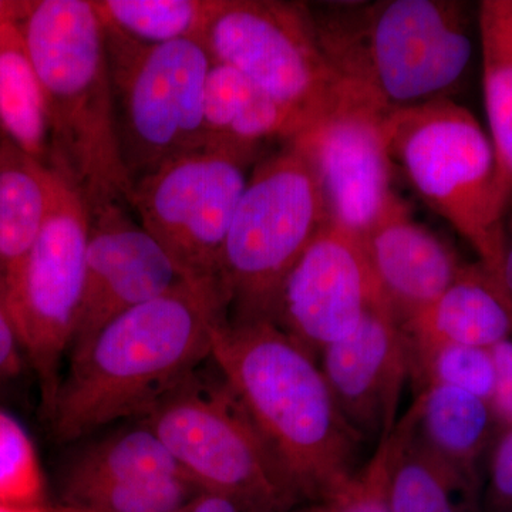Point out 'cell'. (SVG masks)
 <instances>
[{"mask_svg": "<svg viewBox=\"0 0 512 512\" xmlns=\"http://www.w3.org/2000/svg\"><path fill=\"white\" fill-rule=\"evenodd\" d=\"M220 279H183L107 323L70 352L47 414L57 440L82 439L128 417H146L211 357L212 333L228 319Z\"/></svg>", "mask_w": 512, "mask_h": 512, "instance_id": "6da1fadb", "label": "cell"}, {"mask_svg": "<svg viewBox=\"0 0 512 512\" xmlns=\"http://www.w3.org/2000/svg\"><path fill=\"white\" fill-rule=\"evenodd\" d=\"M211 360L284 468L296 497L319 504L359 471L363 440L308 350L269 320H222Z\"/></svg>", "mask_w": 512, "mask_h": 512, "instance_id": "7a4b0ae2", "label": "cell"}, {"mask_svg": "<svg viewBox=\"0 0 512 512\" xmlns=\"http://www.w3.org/2000/svg\"><path fill=\"white\" fill-rule=\"evenodd\" d=\"M35 66L50 133V168L87 208L130 202L111 84L106 33L92 0H33L20 23Z\"/></svg>", "mask_w": 512, "mask_h": 512, "instance_id": "3957f363", "label": "cell"}, {"mask_svg": "<svg viewBox=\"0 0 512 512\" xmlns=\"http://www.w3.org/2000/svg\"><path fill=\"white\" fill-rule=\"evenodd\" d=\"M309 9L323 52L348 92L384 113L443 99L473 56L460 2L380 0Z\"/></svg>", "mask_w": 512, "mask_h": 512, "instance_id": "277c9868", "label": "cell"}, {"mask_svg": "<svg viewBox=\"0 0 512 512\" xmlns=\"http://www.w3.org/2000/svg\"><path fill=\"white\" fill-rule=\"evenodd\" d=\"M384 133L394 167L427 207L461 235L495 281L512 198L491 138L474 114L443 99L390 111Z\"/></svg>", "mask_w": 512, "mask_h": 512, "instance_id": "5b68a950", "label": "cell"}, {"mask_svg": "<svg viewBox=\"0 0 512 512\" xmlns=\"http://www.w3.org/2000/svg\"><path fill=\"white\" fill-rule=\"evenodd\" d=\"M329 224L322 192L292 144L255 165L229 227L220 264L232 320H269L282 282Z\"/></svg>", "mask_w": 512, "mask_h": 512, "instance_id": "8992f818", "label": "cell"}, {"mask_svg": "<svg viewBox=\"0 0 512 512\" xmlns=\"http://www.w3.org/2000/svg\"><path fill=\"white\" fill-rule=\"evenodd\" d=\"M143 423L200 490L232 495L266 512L299 503L274 451L220 373L202 379L195 370Z\"/></svg>", "mask_w": 512, "mask_h": 512, "instance_id": "52a82bcc", "label": "cell"}, {"mask_svg": "<svg viewBox=\"0 0 512 512\" xmlns=\"http://www.w3.org/2000/svg\"><path fill=\"white\" fill-rule=\"evenodd\" d=\"M104 33L121 153L133 184L171 158L207 148L204 97L214 60L204 42L148 46Z\"/></svg>", "mask_w": 512, "mask_h": 512, "instance_id": "ba28073f", "label": "cell"}, {"mask_svg": "<svg viewBox=\"0 0 512 512\" xmlns=\"http://www.w3.org/2000/svg\"><path fill=\"white\" fill-rule=\"evenodd\" d=\"M53 175L45 225L0 292L23 356L39 382L46 417L62 382L64 357L72 348L89 241L86 202L64 175L56 170Z\"/></svg>", "mask_w": 512, "mask_h": 512, "instance_id": "9c48e42d", "label": "cell"}, {"mask_svg": "<svg viewBox=\"0 0 512 512\" xmlns=\"http://www.w3.org/2000/svg\"><path fill=\"white\" fill-rule=\"evenodd\" d=\"M202 42L215 63L312 120L349 96L323 52L308 3L220 0Z\"/></svg>", "mask_w": 512, "mask_h": 512, "instance_id": "30bf717a", "label": "cell"}, {"mask_svg": "<svg viewBox=\"0 0 512 512\" xmlns=\"http://www.w3.org/2000/svg\"><path fill=\"white\" fill-rule=\"evenodd\" d=\"M244 158L202 148L134 181L128 207L185 279H220L222 249L248 184Z\"/></svg>", "mask_w": 512, "mask_h": 512, "instance_id": "8fae6325", "label": "cell"}, {"mask_svg": "<svg viewBox=\"0 0 512 512\" xmlns=\"http://www.w3.org/2000/svg\"><path fill=\"white\" fill-rule=\"evenodd\" d=\"M386 114L349 94L288 141L311 167L330 224L360 242L399 198L392 187Z\"/></svg>", "mask_w": 512, "mask_h": 512, "instance_id": "7c38bea8", "label": "cell"}, {"mask_svg": "<svg viewBox=\"0 0 512 512\" xmlns=\"http://www.w3.org/2000/svg\"><path fill=\"white\" fill-rule=\"evenodd\" d=\"M379 305L362 242L329 222L286 275L271 322L318 359Z\"/></svg>", "mask_w": 512, "mask_h": 512, "instance_id": "4fadbf2b", "label": "cell"}, {"mask_svg": "<svg viewBox=\"0 0 512 512\" xmlns=\"http://www.w3.org/2000/svg\"><path fill=\"white\" fill-rule=\"evenodd\" d=\"M127 207L113 202L87 208L89 241L82 301L70 352L117 316L153 301L185 279L153 235L131 218Z\"/></svg>", "mask_w": 512, "mask_h": 512, "instance_id": "5bb4252c", "label": "cell"}, {"mask_svg": "<svg viewBox=\"0 0 512 512\" xmlns=\"http://www.w3.org/2000/svg\"><path fill=\"white\" fill-rule=\"evenodd\" d=\"M320 355V369L350 427L363 440L389 436L399 421L404 384L412 377V350L400 323L375 306L355 332Z\"/></svg>", "mask_w": 512, "mask_h": 512, "instance_id": "9a60e30c", "label": "cell"}, {"mask_svg": "<svg viewBox=\"0 0 512 512\" xmlns=\"http://www.w3.org/2000/svg\"><path fill=\"white\" fill-rule=\"evenodd\" d=\"M383 308L400 326L453 284L464 264L439 235L421 225L400 198L363 238Z\"/></svg>", "mask_w": 512, "mask_h": 512, "instance_id": "2e32d148", "label": "cell"}, {"mask_svg": "<svg viewBox=\"0 0 512 512\" xmlns=\"http://www.w3.org/2000/svg\"><path fill=\"white\" fill-rule=\"evenodd\" d=\"M204 121L207 148L251 163L266 143H288L313 120L262 92L244 74L214 62L205 87Z\"/></svg>", "mask_w": 512, "mask_h": 512, "instance_id": "e0dca14e", "label": "cell"}, {"mask_svg": "<svg viewBox=\"0 0 512 512\" xmlns=\"http://www.w3.org/2000/svg\"><path fill=\"white\" fill-rule=\"evenodd\" d=\"M402 328L412 353L440 345L491 349L512 338V305L483 266L464 265L453 284Z\"/></svg>", "mask_w": 512, "mask_h": 512, "instance_id": "ac0fdd59", "label": "cell"}, {"mask_svg": "<svg viewBox=\"0 0 512 512\" xmlns=\"http://www.w3.org/2000/svg\"><path fill=\"white\" fill-rule=\"evenodd\" d=\"M414 437L441 466L460 478L477 500L478 463L493 443L490 404L474 394L441 384L419 390Z\"/></svg>", "mask_w": 512, "mask_h": 512, "instance_id": "d6986e66", "label": "cell"}, {"mask_svg": "<svg viewBox=\"0 0 512 512\" xmlns=\"http://www.w3.org/2000/svg\"><path fill=\"white\" fill-rule=\"evenodd\" d=\"M53 170L0 133V292L49 214Z\"/></svg>", "mask_w": 512, "mask_h": 512, "instance_id": "ffe728a7", "label": "cell"}, {"mask_svg": "<svg viewBox=\"0 0 512 512\" xmlns=\"http://www.w3.org/2000/svg\"><path fill=\"white\" fill-rule=\"evenodd\" d=\"M0 133L50 167L45 97L20 23L0 28Z\"/></svg>", "mask_w": 512, "mask_h": 512, "instance_id": "44dd1931", "label": "cell"}, {"mask_svg": "<svg viewBox=\"0 0 512 512\" xmlns=\"http://www.w3.org/2000/svg\"><path fill=\"white\" fill-rule=\"evenodd\" d=\"M478 30L488 136L512 198V0L481 2Z\"/></svg>", "mask_w": 512, "mask_h": 512, "instance_id": "7402d4cb", "label": "cell"}, {"mask_svg": "<svg viewBox=\"0 0 512 512\" xmlns=\"http://www.w3.org/2000/svg\"><path fill=\"white\" fill-rule=\"evenodd\" d=\"M184 477L185 473L163 440L147 424L121 431L93 444L74 460L67 491L90 485L137 483Z\"/></svg>", "mask_w": 512, "mask_h": 512, "instance_id": "603a6c76", "label": "cell"}, {"mask_svg": "<svg viewBox=\"0 0 512 512\" xmlns=\"http://www.w3.org/2000/svg\"><path fill=\"white\" fill-rule=\"evenodd\" d=\"M104 29L141 45L204 39L220 0H92Z\"/></svg>", "mask_w": 512, "mask_h": 512, "instance_id": "cb8c5ba5", "label": "cell"}, {"mask_svg": "<svg viewBox=\"0 0 512 512\" xmlns=\"http://www.w3.org/2000/svg\"><path fill=\"white\" fill-rule=\"evenodd\" d=\"M458 495L466 504L477 503L460 478L427 454L413 433L394 467L390 510L460 512L456 500Z\"/></svg>", "mask_w": 512, "mask_h": 512, "instance_id": "d4e9b609", "label": "cell"}, {"mask_svg": "<svg viewBox=\"0 0 512 512\" xmlns=\"http://www.w3.org/2000/svg\"><path fill=\"white\" fill-rule=\"evenodd\" d=\"M417 404L413 403L392 433L379 441L376 453L342 490L315 504L308 512H392L390 490L394 467L403 448L413 436L417 423Z\"/></svg>", "mask_w": 512, "mask_h": 512, "instance_id": "484cf974", "label": "cell"}, {"mask_svg": "<svg viewBox=\"0 0 512 512\" xmlns=\"http://www.w3.org/2000/svg\"><path fill=\"white\" fill-rule=\"evenodd\" d=\"M201 491L190 478L90 485L67 491L70 505L90 512H178Z\"/></svg>", "mask_w": 512, "mask_h": 512, "instance_id": "4316f807", "label": "cell"}, {"mask_svg": "<svg viewBox=\"0 0 512 512\" xmlns=\"http://www.w3.org/2000/svg\"><path fill=\"white\" fill-rule=\"evenodd\" d=\"M412 379L419 390L431 384L450 386L490 403L495 384L491 349L440 345L412 353Z\"/></svg>", "mask_w": 512, "mask_h": 512, "instance_id": "83f0119b", "label": "cell"}, {"mask_svg": "<svg viewBox=\"0 0 512 512\" xmlns=\"http://www.w3.org/2000/svg\"><path fill=\"white\" fill-rule=\"evenodd\" d=\"M43 476L35 446L18 420L0 410V504L39 505Z\"/></svg>", "mask_w": 512, "mask_h": 512, "instance_id": "f1b7e54d", "label": "cell"}, {"mask_svg": "<svg viewBox=\"0 0 512 512\" xmlns=\"http://www.w3.org/2000/svg\"><path fill=\"white\" fill-rule=\"evenodd\" d=\"M487 512H512V429L500 431L488 464Z\"/></svg>", "mask_w": 512, "mask_h": 512, "instance_id": "f546056e", "label": "cell"}, {"mask_svg": "<svg viewBox=\"0 0 512 512\" xmlns=\"http://www.w3.org/2000/svg\"><path fill=\"white\" fill-rule=\"evenodd\" d=\"M495 365V384L490 409L498 433L512 429V338L491 348Z\"/></svg>", "mask_w": 512, "mask_h": 512, "instance_id": "4dcf8cb0", "label": "cell"}, {"mask_svg": "<svg viewBox=\"0 0 512 512\" xmlns=\"http://www.w3.org/2000/svg\"><path fill=\"white\" fill-rule=\"evenodd\" d=\"M22 348L12 320H10L5 306L0 301V386L12 382L22 372Z\"/></svg>", "mask_w": 512, "mask_h": 512, "instance_id": "1f68e13d", "label": "cell"}, {"mask_svg": "<svg viewBox=\"0 0 512 512\" xmlns=\"http://www.w3.org/2000/svg\"><path fill=\"white\" fill-rule=\"evenodd\" d=\"M33 0H0V28L22 23L32 8Z\"/></svg>", "mask_w": 512, "mask_h": 512, "instance_id": "d6a6232c", "label": "cell"}, {"mask_svg": "<svg viewBox=\"0 0 512 512\" xmlns=\"http://www.w3.org/2000/svg\"><path fill=\"white\" fill-rule=\"evenodd\" d=\"M497 282L500 285L501 291L504 292V295L507 296L508 301L512 305V237H508V235Z\"/></svg>", "mask_w": 512, "mask_h": 512, "instance_id": "836d02e7", "label": "cell"}, {"mask_svg": "<svg viewBox=\"0 0 512 512\" xmlns=\"http://www.w3.org/2000/svg\"><path fill=\"white\" fill-rule=\"evenodd\" d=\"M0 512H90L77 507L64 508H47L40 505H28V507H20V505L0 504Z\"/></svg>", "mask_w": 512, "mask_h": 512, "instance_id": "e575fe53", "label": "cell"}]
</instances>
